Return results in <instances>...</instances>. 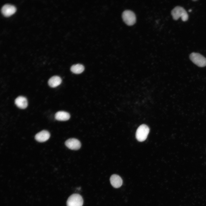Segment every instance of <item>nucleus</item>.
Masks as SVG:
<instances>
[{
  "label": "nucleus",
  "instance_id": "9b49d317",
  "mask_svg": "<svg viewBox=\"0 0 206 206\" xmlns=\"http://www.w3.org/2000/svg\"><path fill=\"white\" fill-rule=\"evenodd\" d=\"M70 117V114L64 111H59L57 112L55 114V118L58 120L65 121L68 120Z\"/></svg>",
  "mask_w": 206,
  "mask_h": 206
},
{
  "label": "nucleus",
  "instance_id": "ddd939ff",
  "mask_svg": "<svg viewBox=\"0 0 206 206\" xmlns=\"http://www.w3.org/2000/svg\"><path fill=\"white\" fill-rule=\"evenodd\" d=\"M84 66L80 64L73 65L70 68L71 71L76 74L81 73L84 71Z\"/></svg>",
  "mask_w": 206,
  "mask_h": 206
},
{
  "label": "nucleus",
  "instance_id": "4468645a",
  "mask_svg": "<svg viewBox=\"0 0 206 206\" xmlns=\"http://www.w3.org/2000/svg\"><path fill=\"white\" fill-rule=\"evenodd\" d=\"M192 10L191 9H190L189 10V12H191V11Z\"/></svg>",
  "mask_w": 206,
  "mask_h": 206
},
{
  "label": "nucleus",
  "instance_id": "2eb2a0df",
  "mask_svg": "<svg viewBox=\"0 0 206 206\" xmlns=\"http://www.w3.org/2000/svg\"><path fill=\"white\" fill-rule=\"evenodd\" d=\"M197 1V0H193V1Z\"/></svg>",
  "mask_w": 206,
  "mask_h": 206
},
{
  "label": "nucleus",
  "instance_id": "1a4fd4ad",
  "mask_svg": "<svg viewBox=\"0 0 206 206\" xmlns=\"http://www.w3.org/2000/svg\"><path fill=\"white\" fill-rule=\"evenodd\" d=\"M15 103L18 108L21 109L25 108L28 105L27 98L21 96H19L15 99Z\"/></svg>",
  "mask_w": 206,
  "mask_h": 206
},
{
  "label": "nucleus",
  "instance_id": "7ed1b4c3",
  "mask_svg": "<svg viewBox=\"0 0 206 206\" xmlns=\"http://www.w3.org/2000/svg\"><path fill=\"white\" fill-rule=\"evenodd\" d=\"M189 58L193 63L199 67L206 66V58L199 53L193 52L190 54Z\"/></svg>",
  "mask_w": 206,
  "mask_h": 206
},
{
  "label": "nucleus",
  "instance_id": "f8f14e48",
  "mask_svg": "<svg viewBox=\"0 0 206 206\" xmlns=\"http://www.w3.org/2000/svg\"><path fill=\"white\" fill-rule=\"evenodd\" d=\"M62 81V80L60 77L58 76H54L49 79L48 84L50 87L55 88L60 85Z\"/></svg>",
  "mask_w": 206,
  "mask_h": 206
},
{
  "label": "nucleus",
  "instance_id": "20e7f679",
  "mask_svg": "<svg viewBox=\"0 0 206 206\" xmlns=\"http://www.w3.org/2000/svg\"><path fill=\"white\" fill-rule=\"evenodd\" d=\"M122 17L124 23L127 25L131 26L136 22V18L134 13L130 10H126L122 13Z\"/></svg>",
  "mask_w": 206,
  "mask_h": 206
},
{
  "label": "nucleus",
  "instance_id": "0eeeda50",
  "mask_svg": "<svg viewBox=\"0 0 206 206\" xmlns=\"http://www.w3.org/2000/svg\"><path fill=\"white\" fill-rule=\"evenodd\" d=\"M16 10V9L15 6L7 4L3 6L1 9V12L4 16L8 17L14 14Z\"/></svg>",
  "mask_w": 206,
  "mask_h": 206
},
{
  "label": "nucleus",
  "instance_id": "f257e3e1",
  "mask_svg": "<svg viewBox=\"0 0 206 206\" xmlns=\"http://www.w3.org/2000/svg\"><path fill=\"white\" fill-rule=\"evenodd\" d=\"M171 14L173 19L177 20L180 17L183 21H187L188 18V15L184 8L177 6L175 7L171 11Z\"/></svg>",
  "mask_w": 206,
  "mask_h": 206
},
{
  "label": "nucleus",
  "instance_id": "6e6552de",
  "mask_svg": "<svg viewBox=\"0 0 206 206\" xmlns=\"http://www.w3.org/2000/svg\"><path fill=\"white\" fill-rule=\"evenodd\" d=\"M50 134L46 130H43L37 133L35 135V139L38 142H43L46 141L49 138Z\"/></svg>",
  "mask_w": 206,
  "mask_h": 206
},
{
  "label": "nucleus",
  "instance_id": "39448f33",
  "mask_svg": "<svg viewBox=\"0 0 206 206\" xmlns=\"http://www.w3.org/2000/svg\"><path fill=\"white\" fill-rule=\"evenodd\" d=\"M83 200L82 197L78 194H74L68 198L66 202L67 206H82Z\"/></svg>",
  "mask_w": 206,
  "mask_h": 206
},
{
  "label": "nucleus",
  "instance_id": "9d476101",
  "mask_svg": "<svg viewBox=\"0 0 206 206\" xmlns=\"http://www.w3.org/2000/svg\"><path fill=\"white\" fill-rule=\"evenodd\" d=\"M110 183L115 188L120 187L122 183V180L120 176L116 174L112 175L110 178Z\"/></svg>",
  "mask_w": 206,
  "mask_h": 206
},
{
  "label": "nucleus",
  "instance_id": "423d86ee",
  "mask_svg": "<svg viewBox=\"0 0 206 206\" xmlns=\"http://www.w3.org/2000/svg\"><path fill=\"white\" fill-rule=\"evenodd\" d=\"M65 144L68 148L72 150H78L81 146V144L80 141L78 140L75 138L68 139L66 141Z\"/></svg>",
  "mask_w": 206,
  "mask_h": 206
},
{
  "label": "nucleus",
  "instance_id": "f03ea898",
  "mask_svg": "<svg viewBox=\"0 0 206 206\" xmlns=\"http://www.w3.org/2000/svg\"><path fill=\"white\" fill-rule=\"evenodd\" d=\"M149 129L146 125H140L137 129L136 137L137 140L140 142L145 140L147 138L149 132Z\"/></svg>",
  "mask_w": 206,
  "mask_h": 206
}]
</instances>
